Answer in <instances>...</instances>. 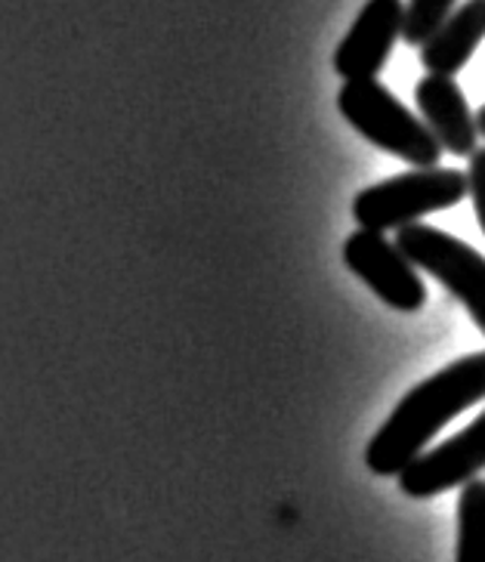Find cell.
Listing matches in <instances>:
<instances>
[{
	"mask_svg": "<svg viewBox=\"0 0 485 562\" xmlns=\"http://www.w3.org/2000/svg\"><path fill=\"white\" fill-rule=\"evenodd\" d=\"M454 562H485V480L480 476L461 485Z\"/></svg>",
	"mask_w": 485,
	"mask_h": 562,
	"instance_id": "obj_10",
	"label": "cell"
},
{
	"mask_svg": "<svg viewBox=\"0 0 485 562\" xmlns=\"http://www.w3.org/2000/svg\"><path fill=\"white\" fill-rule=\"evenodd\" d=\"M402 32H405L402 0H369L335 50V71L343 81L377 78Z\"/></svg>",
	"mask_w": 485,
	"mask_h": 562,
	"instance_id": "obj_7",
	"label": "cell"
},
{
	"mask_svg": "<svg viewBox=\"0 0 485 562\" xmlns=\"http://www.w3.org/2000/svg\"><path fill=\"white\" fill-rule=\"evenodd\" d=\"M467 180H470L473 211H476V220H480V226H483V235H485V146H480V149L470 155Z\"/></svg>",
	"mask_w": 485,
	"mask_h": 562,
	"instance_id": "obj_12",
	"label": "cell"
},
{
	"mask_svg": "<svg viewBox=\"0 0 485 562\" xmlns=\"http://www.w3.org/2000/svg\"><path fill=\"white\" fill-rule=\"evenodd\" d=\"M476 127H480V136H485V105L476 112Z\"/></svg>",
	"mask_w": 485,
	"mask_h": 562,
	"instance_id": "obj_13",
	"label": "cell"
},
{
	"mask_svg": "<svg viewBox=\"0 0 485 562\" xmlns=\"http://www.w3.org/2000/svg\"><path fill=\"white\" fill-rule=\"evenodd\" d=\"M485 398V349L470 352L433 378L405 393L384 427L374 432L365 448V463L374 476H399L411 461H418L433 442V436L452 417L467 412Z\"/></svg>",
	"mask_w": 485,
	"mask_h": 562,
	"instance_id": "obj_1",
	"label": "cell"
},
{
	"mask_svg": "<svg viewBox=\"0 0 485 562\" xmlns=\"http://www.w3.org/2000/svg\"><path fill=\"white\" fill-rule=\"evenodd\" d=\"M415 102L424 117V124L430 127L442 151H449L454 158H470L476 146V117L470 112L467 97L449 75H424L415 87Z\"/></svg>",
	"mask_w": 485,
	"mask_h": 562,
	"instance_id": "obj_8",
	"label": "cell"
},
{
	"mask_svg": "<svg viewBox=\"0 0 485 562\" xmlns=\"http://www.w3.org/2000/svg\"><path fill=\"white\" fill-rule=\"evenodd\" d=\"M396 245L411 260L424 269L427 276L442 281L454 297L461 300V306L467 310L470 318L476 322V328L485 334V257L464 245L461 238H454L449 232L411 223L396 229Z\"/></svg>",
	"mask_w": 485,
	"mask_h": 562,
	"instance_id": "obj_4",
	"label": "cell"
},
{
	"mask_svg": "<svg viewBox=\"0 0 485 562\" xmlns=\"http://www.w3.org/2000/svg\"><path fill=\"white\" fill-rule=\"evenodd\" d=\"M337 109L350 121V127H356L377 149L396 155L418 170L439 165V139L377 78L343 83L337 93Z\"/></svg>",
	"mask_w": 485,
	"mask_h": 562,
	"instance_id": "obj_2",
	"label": "cell"
},
{
	"mask_svg": "<svg viewBox=\"0 0 485 562\" xmlns=\"http://www.w3.org/2000/svg\"><path fill=\"white\" fill-rule=\"evenodd\" d=\"M485 37V0H464L454 7V13L439 29H436L424 47H420V63L430 75H449L454 78L461 68L467 66L473 50L483 44Z\"/></svg>",
	"mask_w": 485,
	"mask_h": 562,
	"instance_id": "obj_9",
	"label": "cell"
},
{
	"mask_svg": "<svg viewBox=\"0 0 485 562\" xmlns=\"http://www.w3.org/2000/svg\"><path fill=\"white\" fill-rule=\"evenodd\" d=\"M485 470V412L442 446L427 448L399 473V488L415 501L467 485Z\"/></svg>",
	"mask_w": 485,
	"mask_h": 562,
	"instance_id": "obj_6",
	"label": "cell"
},
{
	"mask_svg": "<svg viewBox=\"0 0 485 562\" xmlns=\"http://www.w3.org/2000/svg\"><path fill=\"white\" fill-rule=\"evenodd\" d=\"M454 7H458V0H408L402 41L411 47H424V41L452 16Z\"/></svg>",
	"mask_w": 485,
	"mask_h": 562,
	"instance_id": "obj_11",
	"label": "cell"
},
{
	"mask_svg": "<svg viewBox=\"0 0 485 562\" xmlns=\"http://www.w3.org/2000/svg\"><path fill=\"white\" fill-rule=\"evenodd\" d=\"M470 195L464 170L452 167H420L402 177L362 189L352 201V216L362 229L386 232L418 223L420 216L449 211Z\"/></svg>",
	"mask_w": 485,
	"mask_h": 562,
	"instance_id": "obj_3",
	"label": "cell"
},
{
	"mask_svg": "<svg viewBox=\"0 0 485 562\" xmlns=\"http://www.w3.org/2000/svg\"><path fill=\"white\" fill-rule=\"evenodd\" d=\"M343 263L352 276L365 281L386 306L399 313H418L427 303V288H424L418 266L402 254L396 241H386L384 232H352L343 241Z\"/></svg>",
	"mask_w": 485,
	"mask_h": 562,
	"instance_id": "obj_5",
	"label": "cell"
}]
</instances>
